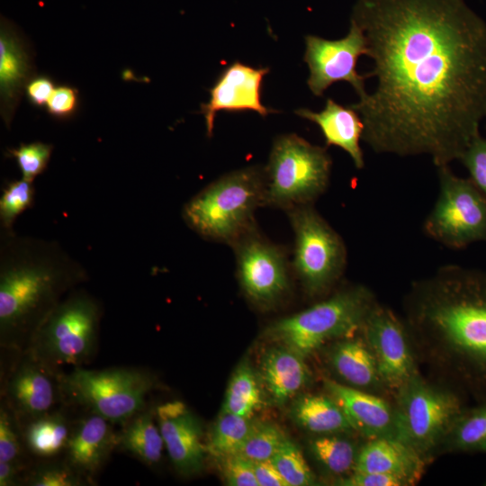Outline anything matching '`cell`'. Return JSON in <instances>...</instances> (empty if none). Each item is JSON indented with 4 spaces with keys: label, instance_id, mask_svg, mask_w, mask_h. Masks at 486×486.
<instances>
[{
    "label": "cell",
    "instance_id": "1",
    "mask_svg": "<svg viewBox=\"0 0 486 486\" xmlns=\"http://www.w3.org/2000/svg\"><path fill=\"white\" fill-rule=\"evenodd\" d=\"M376 79L350 106L376 153L459 160L486 116V22L464 0H357Z\"/></svg>",
    "mask_w": 486,
    "mask_h": 486
},
{
    "label": "cell",
    "instance_id": "2",
    "mask_svg": "<svg viewBox=\"0 0 486 486\" xmlns=\"http://www.w3.org/2000/svg\"><path fill=\"white\" fill-rule=\"evenodd\" d=\"M404 321L431 378L486 401V271L450 265L412 283Z\"/></svg>",
    "mask_w": 486,
    "mask_h": 486
},
{
    "label": "cell",
    "instance_id": "3",
    "mask_svg": "<svg viewBox=\"0 0 486 486\" xmlns=\"http://www.w3.org/2000/svg\"><path fill=\"white\" fill-rule=\"evenodd\" d=\"M88 280L86 267L56 240L1 230V347L25 351L50 312Z\"/></svg>",
    "mask_w": 486,
    "mask_h": 486
},
{
    "label": "cell",
    "instance_id": "4",
    "mask_svg": "<svg viewBox=\"0 0 486 486\" xmlns=\"http://www.w3.org/2000/svg\"><path fill=\"white\" fill-rule=\"evenodd\" d=\"M265 169L254 166L211 183L183 208L188 227L201 237L230 244L256 229L255 212L264 206Z\"/></svg>",
    "mask_w": 486,
    "mask_h": 486
},
{
    "label": "cell",
    "instance_id": "5",
    "mask_svg": "<svg viewBox=\"0 0 486 486\" xmlns=\"http://www.w3.org/2000/svg\"><path fill=\"white\" fill-rule=\"evenodd\" d=\"M362 284L342 288L314 305L270 324L265 335L307 357L335 340L356 335L377 303Z\"/></svg>",
    "mask_w": 486,
    "mask_h": 486
},
{
    "label": "cell",
    "instance_id": "6",
    "mask_svg": "<svg viewBox=\"0 0 486 486\" xmlns=\"http://www.w3.org/2000/svg\"><path fill=\"white\" fill-rule=\"evenodd\" d=\"M396 436L428 464L452 424L467 407L466 397L454 387L421 374L393 397Z\"/></svg>",
    "mask_w": 486,
    "mask_h": 486
},
{
    "label": "cell",
    "instance_id": "7",
    "mask_svg": "<svg viewBox=\"0 0 486 486\" xmlns=\"http://www.w3.org/2000/svg\"><path fill=\"white\" fill-rule=\"evenodd\" d=\"M102 317L100 302L77 287L46 318L25 351L57 370L84 366L96 353Z\"/></svg>",
    "mask_w": 486,
    "mask_h": 486
},
{
    "label": "cell",
    "instance_id": "8",
    "mask_svg": "<svg viewBox=\"0 0 486 486\" xmlns=\"http://www.w3.org/2000/svg\"><path fill=\"white\" fill-rule=\"evenodd\" d=\"M66 405L94 413L114 424H123L147 408L146 399L157 381L136 367L86 369L74 367L61 374Z\"/></svg>",
    "mask_w": 486,
    "mask_h": 486
},
{
    "label": "cell",
    "instance_id": "9",
    "mask_svg": "<svg viewBox=\"0 0 486 486\" xmlns=\"http://www.w3.org/2000/svg\"><path fill=\"white\" fill-rule=\"evenodd\" d=\"M330 169L325 148L296 134L277 137L265 168L264 206L288 211L311 204L327 189Z\"/></svg>",
    "mask_w": 486,
    "mask_h": 486
},
{
    "label": "cell",
    "instance_id": "10",
    "mask_svg": "<svg viewBox=\"0 0 486 486\" xmlns=\"http://www.w3.org/2000/svg\"><path fill=\"white\" fill-rule=\"evenodd\" d=\"M287 213L294 233L292 266L306 292L320 295L344 273L345 243L311 204L296 206Z\"/></svg>",
    "mask_w": 486,
    "mask_h": 486
},
{
    "label": "cell",
    "instance_id": "11",
    "mask_svg": "<svg viewBox=\"0 0 486 486\" xmlns=\"http://www.w3.org/2000/svg\"><path fill=\"white\" fill-rule=\"evenodd\" d=\"M439 192L424 222L425 233L438 243L462 248L486 241V197L471 179L437 167Z\"/></svg>",
    "mask_w": 486,
    "mask_h": 486
},
{
    "label": "cell",
    "instance_id": "12",
    "mask_svg": "<svg viewBox=\"0 0 486 486\" xmlns=\"http://www.w3.org/2000/svg\"><path fill=\"white\" fill-rule=\"evenodd\" d=\"M361 331L393 400L400 389L421 374L407 325L392 310L377 302Z\"/></svg>",
    "mask_w": 486,
    "mask_h": 486
},
{
    "label": "cell",
    "instance_id": "13",
    "mask_svg": "<svg viewBox=\"0 0 486 486\" xmlns=\"http://www.w3.org/2000/svg\"><path fill=\"white\" fill-rule=\"evenodd\" d=\"M238 276L246 295L256 304L270 307L289 289V264L285 251L256 229L232 245Z\"/></svg>",
    "mask_w": 486,
    "mask_h": 486
},
{
    "label": "cell",
    "instance_id": "14",
    "mask_svg": "<svg viewBox=\"0 0 486 486\" xmlns=\"http://www.w3.org/2000/svg\"><path fill=\"white\" fill-rule=\"evenodd\" d=\"M62 373L28 351L18 353L4 380L3 392L4 402L19 425L66 405Z\"/></svg>",
    "mask_w": 486,
    "mask_h": 486
},
{
    "label": "cell",
    "instance_id": "15",
    "mask_svg": "<svg viewBox=\"0 0 486 486\" xmlns=\"http://www.w3.org/2000/svg\"><path fill=\"white\" fill-rule=\"evenodd\" d=\"M305 42L304 61L310 69L307 85L314 95H323L328 86L338 81L349 83L359 98L367 93L364 80L369 76L356 71L359 57L368 53L367 43L354 22L350 21L349 32L344 38L332 40L308 35Z\"/></svg>",
    "mask_w": 486,
    "mask_h": 486
},
{
    "label": "cell",
    "instance_id": "16",
    "mask_svg": "<svg viewBox=\"0 0 486 486\" xmlns=\"http://www.w3.org/2000/svg\"><path fill=\"white\" fill-rule=\"evenodd\" d=\"M155 417L165 448L176 470L184 476L199 473L207 451L198 418L181 400L157 406Z\"/></svg>",
    "mask_w": 486,
    "mask_h": 486
},
{
    "label": "cell",
    "instance_id": "17",
    "mask_svg": "<svg viewBox=\"0 0 486 486\" xmlns=\"http://www.w3.org/2000/svg\"><path fill=\"white\" fill-rule=\"evenodd\" d=\"M269 68H254L240 62L229 66L210 89L208 103L201 105L206 124L207 135H212L214 119L220 111L240 112L252 110L262 116L272 112L260 101L263 77Z\"/></svg>",
    "mask_w": 486,
    "mask_h": 486
},
{
    "label": "cell",
    "instance_id": "18",
    "mask_svg": "<svg viewBox=\"0 0 486 486\" xmlns=\"http://www.w3.org/2000/svg\"><path fill=\"white\" fill-rule=\"evenodd\" d=\"M323 386L362 438L395 437L396 417L392 400L347 386L328 377L323 379Z\"/></svg>",
    "mask_w": 486,
    "mask_h": 486
},
{
    "label": "cell",
    "instance_id": "19",
    "mask_svg": "<svg viewBox=\"0 0 486 486\" xmlns=\"http://www.w3.org/2000/svg\"><path fill=\"white\" fill-rule=\"evenodd\" d=\"M113 424L104 417L84 412L75 419L73 430L63 455L64 460L89 484L117 446Z\"/></svg>",
    "mask_w": 486,
    "mask_h": 486
},
{
    "label": "cell",
    "instance_id": "20",
    "mask_svg": "<svg viewBox=\"0 0 486 486\" xmlns=\"http://www.w3.org/2000/svg\"><path fill=\"white\" fill-rule=\"evenodd\" d=\"M36 75L33 55L27 41L6 19L0 26V111L7 128L24 94L28 81Z\"/></svg>",
    "mask_w": 486,
    "mask_h": 486
},
{
    "label": "cell",
    "instance_id": "21",
    "mask_svg": "<svg viewBox=\"0 0 486 486\" xmlns=\"http://www.w3.org/2000/svg\"><path fill=\"white\" fill-rule=\"evenodd\" d=\"M329 344L327 360L339 382L392 400L362 331Z\"/></svg>",
    "mask_w": 486,
    "mask_h": 486
},
{
    "label": "cell",
    "instance_id": "22",
    "mask_svg": "<svg viewBox=\"0 0 486 486\" xmlns=\"http://www.w3.org/2000/svg\"><path fill=\"white\" fill-rule=\"evenodd\" d=\"M428 463L410 446L396 437L365 439L357 455L354 472L383 473L415 485Z\"/></svg>",
    "mask_w": 486,
    "mask_h": 486
},
{
    "label": "cell",
    "instance_id": "23",
    "mask_svg": "<svg viewBox=\"0 0 486 486\" xmlns=\"http://www.w3.org/2000/svg\"><path fill=\"white\" fill-rule=\"evenodd\" d=\"M304 359L282 344L264 353L260 363L261 380L275 404H284L309 383L310 373Z\"/></svg>",
    "mask_w": 486,
    "mask_h": 486
},
{
    "label": "cell",
    "instance_id": "24",
    "mask_svg": "<svg viewBox=\"0 0 486 486\" xmlns=\"http://www.w3.org/2000/svg\"><path fill=\"white\" fill-rule=\"evenodd\" d=\"M295 113L315 122L320 128L326 144L345 150L357 169L364 166L360 146L364 124L360 115L350 105L345 107L332 99H328L324 109L319 112L299 109Z\"/></svg>",
    "mask_w": 486,
    "mask_h": 486
},
{
    "label": "cell",
    "instance_id": "25",
    "mask_svg": "<svg viewBox=\"0 0 486 486\" xmlns=\"http://www.w3.org/2000/svg\"><path fill=\"white\" fill-rule=\"evenodd\" d=\"M64 405L20 425L27 453L40 460L64 455L76 418Z\"/></svg>",
    "mask_w": 486,
    "mask_h": 486
},
{
    "label": "cell",
    "instance_id": "26",
    "mask_svg": "<svg viewBox=\"0 0 486 486\" xmlns=\"http://www.w3.org/2000/svg\"><path fill=\"white\" fill-rule=\"evenodd\" d=\"M146 465L155 466L163 457L164 440L155 417V409L140 410L122 424L117 446Z\"/></svg>",
    "mask_w": 486,
    "mask_h": 486
},
{
    "label": "cell",
    "instance_id": "27",
    "mask_svg": "<svg viewBox=\"0 0 486 486\" xmlns=\"http://www.w3.org/2000/svg\"><path fill=\"white\" fill-rule=\"evenodd\" d=\"M294 421L306 431L316 435L355 433L340 406L328 393L305 394L292 407Z\"/></svg>",
    "mask_w": 486,
    "mask_h": 486
},
{
    "label": "cell",
    "instance_id": "28",
    "mask_svg": "<svg viewBox=\"0 0 486 486\" xmlns=\"http://www.w3.org/2000/svg\"><path fill=\"white\" fill-rule=\"evenodd\" d=\"M355 433L316 435L308 444L317 464L334 479L346 476L355 470L359 443L351 436Z\"/></svg>",
    "mask_w": 486,
    "mask_h": 486
},
{
    "label": "cell",
    "instance_id": "29",
    "mask_svg": "<svg viewBox=\"0 0 486 486\" xmlns=\"http://www.w3.org/2000/svg\"><path fill=\"white\" fill-rule=\"evenodd\" d=\"M456 453L486 454V401L467 406L452 424L439 455Z\"/></svg>",
    "mask_w": 486,
    "mask_h": 486
},
{
    "label": "cell",
    "instance_id": "30",
    "mask_svg": "<svg viewBox=\"0 0 486 486\" xmlns=\"http://www.w3.org/2000/svg\"><path fill=\"white\" fill-rule=\"evenodd\" d=\"M255 424L252 418L221 410L205 444L207 454L220 460L238 453Z\"/></svg>",
    "mask_w": 486,
    "mask_h": 486
},
{
    "label": "cell",
    "instance_id": "31",
    "mask_svg": "<svg viewBox=\"0 0 486 486\" xmlns=\"http://www.w3.org/2000/svg\"><path fill=\"white\" fill-rule=\"evenodd\" d=\"M263 404L261 391L252 368L243 363L231 376L221 410L252 418Z\"/></svg>",
    "mask_w": 486,
    "mask_h": 486
},
{
    "label": "cell",
    "instance_id": "32",
    "mask_svg": "<svg viewBox=\"0 0 486 486\" xmlns=\"http://www.w3.org/2000/svg\"><path fill=\"white\" fill-rule=\"evenodd\" d=\"M35 466L29 467L22 484L29 486H84L88 482L73 469L64 458L40 460Z\"/></svg>",
    "mask_w": 486,
    "mask_h": 486
},
{
    "label": "cell",
    "instance_id": "33",
    "mask_svg": "<svg viewBox=\"0 0 486 486\" xmlns=\"http://www.w3.org/2000/svg\"><path fill=\"white\" fill-rule=\"evenodd\" d=\"M289 486L317 484L316 476L298 446L285 437L270 460Z\"/></svg>",
    "mask_w": 486,
    "mask_h": 486
},
{
    "label": "cell",
    "instance_id": "34",
    "mask_svg": "<svg viewBox=\"0 0 486 486\" xmlns=\"http://www.w3.org/2000/svg\"><path fill=\"white\" fill-rule=\"evenodd\" d=\"M34 199L33 182L23 178L9 182L0 197L1 230H13L17 217L33 206Z\"/></svg>",
    "mask_w": 486,
    "mask_h": 486
},
{
    "label": "cell",
    "instance_id": "35",
    "mask_svg": "<svg viewBox=\"0 0 486 486\" xmlns=\"http://www.w3.org/2000/svg\"><path fill=\"white\" fill-rule=\"evenodd\" d=\"M285 437L277 426L256 422L238 453L253 463L269 461Z\"/></svg>",
    "mask_w": 486,
    "mask_h": 486
},
{
    "label": "cell",
    "instance_id": "36",
    "mask_svg": "<svg viewBox=\"0 0 486 486\" xmlns=\"http://www.w3.org/2000/svg\"><path fill=\"white\" fill-rule=\"evenodd\" d=\"M20 425L4 402L0 408V461L29 468Z\"/></svg>",
    "mask_w": 486,
    "mask_h": 486
},
{
    "label": "cell",
    "instance_id": "37",
    "mask_svg": "<svg viewBox=\"0 0 486 486\" xmlns=\"http://www.w3.org/2000/svg\"><path fill=\"white\" fill-rule=\"evenodd\" d=\"M53 148L52 144L41 141L21 143L17 148H7L6 156L15 159L22 178L33 182L46 170Z\"/></svg>",
    "mask_w": 486,
    "mask_h": 486
},
{
    "label": "cell",
    "instance_id": "38",
    "mask_svg": "<svg viewBox=\"0 0 486 486\" xmlns=\"http://www.w3.org/2000/svg\"><path fill=\"white\" fill-rule=\"evenodd\" d=\"M459 160L469 172L472 182L486 197V138L476 137Z\"/></svg>",
    "mask_w": 486,
    "mask_h": 486
},
{
    "label": "cell",
    "instance_id": "39",
    "mask_svg": "<svg viewBox=\"0 0 486 486\" xmlns=\"http://www.w3.org/2000/svg\"><path fill=\"white\" fill-rule=\"evenodd\" d=\"M225 481L230 486H259L255 475L254 463L236 453L221 459Z\"/></svg>",
    "mask_w": 486,
    "mask_h": 486
},
{
    "label": "cell",
    "instance_id": "40",
    "mask_svg": "<svg viewBox=\"0 0 486 486\" xmlns=\"http://www.w3.org/2000/svg\"><path fill=\"white\" fill-rule=\"evenodd\" d=\"M46 111L56 120L65 121L75 116L79 107V92L69 85L55 87L47 104Z\"/></svg>",
    "mask_w": 486,
    "mask_h": 486
},
{
    "label": "cell",
    "instance_id": "41",
    "mask_svg": "<svg viewBox=\"0 0 486 486\" xmlns=\"http://www.w3.org/2000/svg\"><path fill=\"white\" fill-rule=\"evenodd\" d=\"M332 482L341 486H408L406 482L392 475L357 472L334 479Z\"/></svg>",
    "mask_w": 486,
    "mask_h": 486
},
{
    "label": "cell",
    "instance_id": "42",
    "mask_svg": "<svg viewBox=\"0 0 486 486\" xmlns=\"http://www.w3.org/2000/svg\"><path fill=\"white\" fill-rule=\"evenodd\" d=\"M55 87L52 77L44 74H36L26 84L24 94L30 104L41 108L46 106Z\"/></svg>",
    "mask_w": 486,
    "mask_h": 486
},
{
    "label": "cell",
    "instance_id": "43",
    "mask_svg": "<svg viewBox=\"0 0 486 486\" xmlns=\"http://www.w3.org/2000/svg\"><path fill=\"white\" fill-rule=\"evenodd\" d=\"M254 470L259 486H289L270 460L254 463Z\"/></svg>",
    "mask_w": 486,
    "mask_h": 486
},
{
    "label": "cell",
    "instance_id": "44",
    "mask_svg": "<svg viewBox=\"0 0 486 486\" xmlns=\"http://www.w3.org/2000/svg\"><path fill=\"white\" fill-rule=\"evenodd\" d=\"M27 469L14 463L0 461V486H16L22 484Z\"/></svg>",
    "mask_w": 486,
    "mask_h": 486
},
{
    "label": "cell",
    "instance_id": "45",
    "mask_svg": "<svg viewBox=\"0 0 486 486\" xmlns=\"http://www.w3.org/2000/svg\"><path fill=\"white\" fill-rule=\"evenodd\" d=\"M486 484V483H485Z\"/></svg>",
    "mask_w": 486,
    "mask_h": 486
}]
</instances>
